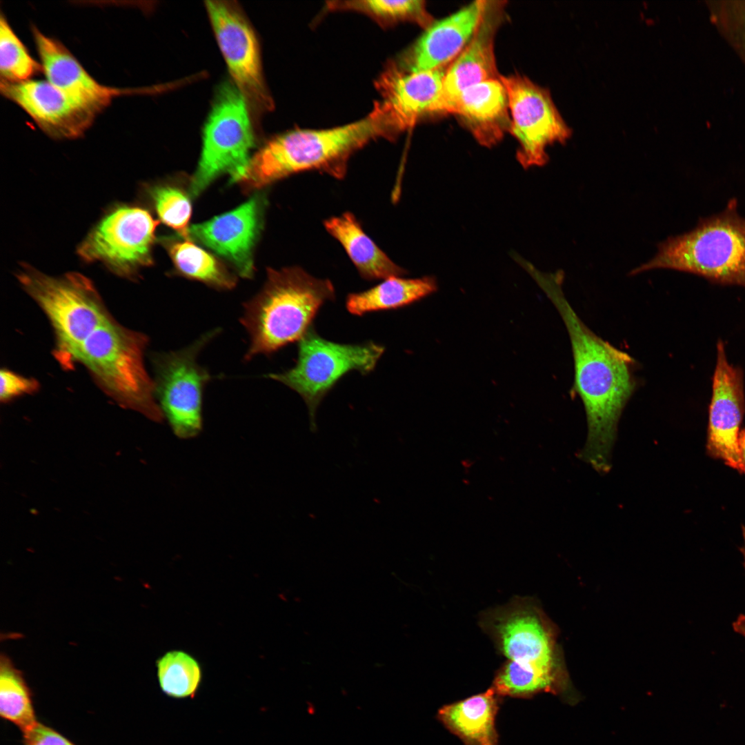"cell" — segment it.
<instances>
[{
	"instance_id": "6da1fadb",
	"label": "cell",
	"mask_w": 745,
	"mask_h": 745,
	"mask_svg": "<svg viewBox=\"0 0 745 745\" xmlns=\"http://www.w3.org/2000/svg\"><path fill=\"white\" fill-rule=\"evenodd\" d=\"M550 297L567 328L574 361L573 392L581 398L588 422L582 458L605 471L622 413L635 392V360L595 335L576 314L559 288Z\"/></svg>"
},
{
	"instance_id": "7a4b0ae2",
	"label": "cell",
	"mask_w": 745,
	"mask_h": 745,
	"mask_svg": "<svg viewBox=\"0 0 745 745\" xmlns=\"http://www.w3.org/2000/svg\"><path fill=\"white\" fill-rule=\"evenodd\" d=\"M399 134L388 111L377 102L359 121L326 129H296L275 136L251 157L236 182L257 189L306 171L342 179L355 152L372 140H393Z\"/></svg>"
},
{
	"instance_id": "3957f363",
	"label": "cell",
	"mask_w": 745,
	"mask_h": 745,
	"mask_svg": "<svg viewBox=\"0 0 745 745\" xmlns=\"http://www.w3.org/2000/svg\"><path fill=\"white\" fill-rule=\"evenodd\" d=\"M335 298L329 279L317 278L297 266L268 268L262 289L244 304L241 321L250 340L244 359L270 355L299 341L321 306Z\"/></svg>"
},
{
	"instance_id": "277c9868",
	"label": "cell",
	"mask_w": 745,
	"mask_h": 745,
	"mask_svg": "<svg viewBox=\"0 0 745 745\" xmlns=\"http://www.w3.org/2000/svg\"><path fill=\"white\" fill-rule=\"evenodd\" d=\"M732 199L720 214L702 219L693 230L669 237L655 257L632 270L656 268L687 272L721 284L745 286V219Z\"/></svg>"
},
{
	"instance_id": "5b68a950",
	"label": "cell",
	"mask_w": 745,
	"mask_h": 745,
	"mask_svg": "<svg viewBox=\"0 0 745 745\" xmlns=\"http://www.w3.org/2000/svg\"><path fill=\"white\" fill-rule=\"evenodd\" d=\"M146 337L110 317L79 346L73 361L82 363L104 390L121 405L161 421L163 414L143 362Z\"/></svg>"
},
{
	"instance_id": "8992f818",
	"label": "cell",
	"mask_w": 745,
	"mask_h": 745,
	"mask_svg": "<svg viewBox=\"0 0 745 745\" xmlns=\"http://www.w3.org/2000/svg\"><path fill=\"white\" fill-rule=\"evenodd\" d=\"M18 277L48 316L63 364H70L84 340L111 317L92 282L79 273L53 277L28 266Z\"/></svg>"
},
{
	"instance_id": "52a82bcc",
	"label": "cell",
	"mask_w": 745,
	"mask_h": 745,
	"mask_svg": "<svg viewBox=\"0 0 745 745\" xmlns=\"http://www.w3.org/2000/svg\"><path fill=\"white\" fill-rule=\"evenodd\" d=\"M250 106L233 83L217 89L203 130L201 157L190 190L200 195L217 177L228 173L235 182L246 169L255 146Z\"/></svg>"
},
{
	"instance_id": "ba28073f",
	"label": "cell",
	"mask_w": 745,
	"mask_h": 745,
	"mask_svg": "<svg viewBox=\"0 0 745 745\" xmlns=\"http://www.w3.org/2000/svg\"><path fill=\"white\" fill-rule=\"evenodd\" d=\"M385 348L373 341L340 344L324 339L310 327L299 341L296 364L281 373L266 377L297 392L305 401L312 430H316L315 415L323 398L346 373L362 375L372 371Z\"/></svg>"
},
{
	"instance_id": "9c48e42d",
	"label": "cell",
	"mask_w": 745,
	"mask_h": 745,
	"mask_svg": "<svg viewBox=\"0 0 745 745\" xmlns=\"http://www.w3.org/2000/svg\"><path fill=\"white\" fill-rule=\"evenodd\" d=\"M219 332L210 330L188 347L154 358L155 398L172 432L180 439L193 438L201 430L203 393L213 377L199 364L197 357Z\"/></svg>"
},
{
	"instance_id": "30bf717a",
	"label": "cell",
	"mask_w": 745,
	"mask_h": 745,
	"mask_svg": "<svg viewBox=\"0 0 745 745\" xmlns=\"http://www.w3.org/2000/svg\"><path fill=\"white\" fill-rule=\"evenodd\" d=\"M481 625L508 660L562 679L555 630L533 602L518 598L490 610L481 617Z\"/></svg>"
},
{
	"instance_id": "8fae6325",
	"label": "cell",
	"mask_w": 745,
	"mask_h": 745,
	"mask_svg": "<svg viewBox=\"0 0 745 745\" xmlns=\"http://www.w3.org/2000/svg\"><path fill=\"white\" fill-rule=\"evenodd\" d=\"M508 100L510 132L518 142L517 159L524 168L548 161L546 148L564 143L571 130L556 108L548 90L519 74L500 76Z\"/></svg>"
},
{
	"instance_id": "7c38bea8",
	"label": "cell",
	"mask_w": 745,
	"mask_h": 745,
	"mask_svg": "<svg viewBox=\"0 0 745 745\" xmlns=\"http://www.w3.org/2000/svg\"><path fill=\"white\" fill-rule=\"evenodd\" d=\"M157 222L139 207L122 206L108 212L78 248L87 261H99L121 275L152 264Z\"/></svg>"
},
{
	"instance_id": "4fadbf2b",
	"label": "cell",
	"mask_w": 745,
	"mask_h": 745,
	"mask_svg": "<svg viewBox=\"0 0 745 745\" xmlns=\"http://www.w3.org/2000/svg\"><path fill=\"white\" fill-rule=\"evenodd\" d=\"M205 6L234 84L257 113L270 110L256 34L233 1H207Z\"/></svg>"
},
{
	"instance_id": "5bb4252c",
	"label": "cell",
	"mask_w": 745,
	"mask_h": 745,
	"mask_svg": "<svg viewBox=\"0 0 745 745\" xmlns=\"http://www.w3.org/2000/svg\"><path fill=\"white\" fill-rule=\"evenodd\" d=\"M1 92L23 110L39 128L54 139L81 137L92 125L97 108L63 92L49 81H1Z\"/></svg>"
},
{
	"instance_id": "9a60e30c",
	"label": "cell",
	"mask_w": 745,
	"mask_h": 745,
	"mask_svg": "<svg viewBox=\"0 0 745 745\" xmlns=\"http://www.w3.org/2000/svg\"><path fill=\"white\" fill-rule=\"evenodd\" d=\"M265 198L256 195L237 208L189 228V238L230 262L244 278L254 275L253 251L263 226Z\"/></svg>"
},
{
	"instance_id": "2e32d148",
	"label": "cell",
	"mask_w": 745,
	"mask_h": 745,
	"mask_svg": "<svg viewBox=\"0 0 745 745\" xmlns=\"http://www.w3.org/2000/svg\"><path fill=\"white\" fill-rule=\"evenodd\" d=\"M745 411L742 371L730 364L722 341L717 344L709 406L707 453L742 473L738 452L739 427Z\"/></svg>"
},
{
	"instance_id": "e0dca14e",
	"label": "cell",
	"mask_w": 745,
	"mask_h": 745,
	"mask_svg": "<svg viewBox=\"0 0 745 745\" xmlns=\"http://www.w3.org/2000/svg\"><path fill=\"white\" fill-rule=\"evenodd\" d=\"M505 4L504 1L486 0L475 33L446 71L433 112L444 113L447 106L466 88L500 78L494 46L497 32L504 19Z\"/></svg>"
},
{
	"instance_id": "ac0fdd59",
	"label": "cell",
	"mask_w": 745,
	"mask_h": 745,
	"mask_svg": "<svg viewBox=\"0 0 745 745\" xmlns=\"http://www.w3.org/2000/svg\"><path fill=\"white\" fill-rule=\"evenodd\" d=\"M485 1H473L434 21L394 66L404 71L417 72L452 63L475 33Z\"/></svg>"
},
{
	"instance_id": "d6986e66",
	"label": "cell",
	"mask_w": 745,
	"mask_h": 745,
	"mask_svg": "<svg viewBox=\"0 0 745 745\" xmlns=\"http://www.w3.org/2000/svg\"><path fill=\"white\" fill-rule=\"evenodd\" d=\"M450 63L417 72L404 71L393 65L381 74L376 83L381 102L401 132L426 114L433 112Z\"/></svg>"
},
{
	"instance_id": "ffe728a7",
	"label": "cell",
	"mask_w": 745,
	"mask_h": 745,
	"mask_svg": "<svg viewBox=\"0 0 745 745\" xmlns=\"http://www.w3.org/2000/svg\"><path fill=\"white\" fill-rule=\"evenodd\" d=\"M32 34L46 80L70 95L101 111L124 89L104 86L92 77L59 41L43 34L36 27Z\"/></svg>"
},
{
	"instance_id": "44dd1931",
	"label": "cell",
	"mask_w": 745,
	"mask_h": 745,
	"mask_svg": "<svg viewBox=\"0 0 745 745\" xmlns=\"http://www.w3.org/2000/svg\"><path fill=\"white\" fill-rule=\"evenodd\" d=\"M445 113L457 115L485 147L496 145L510 132L508 95L500 78L466 88L447 106Z\"/></svg>"
},
{
	"instance_id": "7402d4cb",
	"label": "cell",
	"mask_w": 745,
	"mask_h": 745,
	"mask_svg": "<svg viewBox=\"0 0 745 745\" xmlns=\"http://www.w3.org/2000/svg\"><path fill=\"white\" fill-rule=\"evenodd\" d=\"M324 226L341 245L362 278L385 279L407 273L366 233L352 212L330 217L324 221Z\"/></svg>"
},
{
	"instance_id": "603a6c76",
	"label": "cell",
	"mask_w": 745,
	"mask_h": 745,
	"mask_svg": "<svg viewBox=\"0 0 745 745\" xmlns=\"http://www.w3.org/2000/svg\"><path fill=\"white\" fill-rule=\"evenodd\" d=\"M499 695L486 691L441 707L437 718L464 745H498L495 717Z\"/></svg>"
},
{
	"instance_id": "cb8c5ba5",
	"label": "cell",
	"mask_w": 745,
	"mask_h": 745,
	"mask_svg": "<svg viewBox=\"0 0 745 745\" xmlns=\"http://www.w3.org/2000/svg\"><path fill=\"white\" fill-rule=\"evenodd\" d=\"M436 281L431 277L404 278L392 277L362 292L350 293L347 310L361 316L367 312L397 309L408 306L434 292Z\"/></svg>"
},
{
	"instance_id": "d4e9b609",
	"label": "cell",
	"mask_w": 745,
	"mask_h": 745,
	"mask_svg": "<svg viewBox=\"0 0 745 745\" xmlns=\"http://www.w3.org/2000/svg\"><path fill=\"white\" fill-rule=\"evenodd\" d=\"M163 243L181 275L219 289L235 287L236 279L225 266L190 239H164Z\"/></svg>"
},
{
	"instance_id": "484cf974",
	"label": "cell",
	"mask_w": 745,
	"mask_h": 745,
	"mask_svg": "<svg viewBox=\"0 0 745 745\" xmlns=\"http://www.w3.org/2000/svg\"><path fill=\"white\" fill-rule=\"evenodd\" d=\"M0 715L21 733L38 722L32 693L22 673L3 654L0 659Z\"/></svg>"
},
{
	"instance_id": "4316f807",
	"label": "cell",
	"mask_w": 745,
	"mask_h": 745,
	"mask_svg": "<svg viewBox=\"0 0 745 745\" xmlns=\"http://www.w3.org/2000/svg\"><path fill=\"white\" fill-rule=\"evenodd\" d=\"M328 6L334 10L358 11L386 26L408 21L415 23L426 29L434 22L426 9L425 1L421 0L332 1Z\"/></svg>"
},
{
	"instance_id": "83f0119b",
	"label": "cell",
	"mask_w": 745,
	"mask_h": 745,
	"mask_svg": "<svg viewBox=\"0 0 745 745\" xmlns=\"http://www.w3.org/2000/svg\"><path fill=\"white\" fill-rule=\"evenodd\" d=\"M157 677L162 691L174 698L192 696L201 679V668L183 651H170L157 662Z\"/></svg>"
},
{
	"instance_id": "f1b7e54d",
	"label": "cell",
	"mask_w": 745,
	"mask_h": 745,
	"mask_svg": "<svg viewBox=\"0 0 745 745\" xmlns=\"http://www.w3.org/2000/svg\"><path fill=\"white\" fill-rule=\"evenodd\" d=\"M559 681L533 667L507 660L497 671L491 687L499 696L524 698L553 691Z\"/></svg>"
},
{
	"instance_id": "f546056e",
	"label": "cell",
	"mask_w": 745,
	"mask_h": 745,
	"mask_svg": "<svg viewBox=\"0 0 745 745\" xmlns=\"http://www.w3.org/2000/svg\"><path fill=\"white\" fill-rule=\"evenodd\" d=\"M42 71L39 63L29 54L26 46L10 27L3 14L0 19L1 81L21 83Z\"/></svg>"
},
{
	"instance_id": "4dcf8cb0",
	"label": "cell",
	"mask_w": 745,
	"mask_h": 745,
	"mask_svg": "<svg viewBox=\"0 0 745 745\" xmlns=\"http://www.w3.org/2000/svg\"><path fill=\"white\" fill-rule=\"evenodd\" d=\"M149 193L160 220L184 239H190L188 222L192 207L187 195L180 189L170 186H155Z\"/></svg>"
},
{
	"instance_id": "1f68e13d",
	"label": "cell",
	"mask_w": 745,
	"mask_h": 745,
	"mask_svg": "<svg viewBox=\"0 0 745 745\" xmlns=\"http://www.w3.org/2000/svg\"><path fill=\"white\" fill-rule=\"evenodd\" d=\"M0 397L8 401L23 393L33 392L37 388V383L8 370H1L0 373Z\"/></svg>"
},
{
	"instance_id": "d6a6232c",
	"label": "cell",
	"mask_w": 745,
	"mask_h": 745,
	"mask_svg": "<svg viewBox=\"0 0 745 745\" xmlns=\"http://www.w3.org/2000/svg\"><path fill=\"white\" fill-rule=\"evenodd\" d=\"M23 745H75L52 728L38 722L22 732Z\"/></svg>"
},
{
	"instance_id": "836d02e7",
	"label": "cell",
	"mask_w": 745,
	"mask_h": 745,
	"mask_svg": "<svg viewBox=\"0 0 745 745\" xmlns=\"http://www.w3.org/2000/svg\"><path fill=\"white\" fill-rule=\"evenodd\" d=\"M742 534H743L744 543H743L742 546L740 548V551H741V553H742V557H743L742 564H743L744 570L745 571V527L744 526L742 527ZM732 626H733V630L736 633H737V634H739V635H740L745 637V614H739L737 616V617L735 619V620L733 622Z\"/></svg>"
},
{
	"instance_id": "e575fe53",
	"label": "cell",
	"mask_w": 745,
	"mask_h": 745,
	"mask_svg": "<svg viewBox=\"0 0 745 745\" xmlns=\"http://www.w3.org/2000/svg\"><path fill=\"white\" fill-rule=\"evenodd\" d=\"M738 452L742 473L745 474V429L740 430L738 437Z\"/></svg>"
}]
</instances>
